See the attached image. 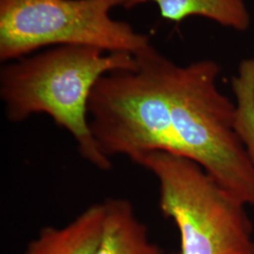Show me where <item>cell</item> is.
I'll return each instance as SVG.
<instances>
[{
  "instance_id": "cell-1",
  "label": "cell",
  "mask_w": 254,
  "mask_h": 254,
  "mask_svg": "<svg viewBox=\"0 0 254 254\" xmlns=\"http://www.w3.org/2000/svg\"><path fill=\"white\" fill-rule=\"evenodd\" d=\"M97 47L60 46L2 67L0 97L11 123L45 113L66 129L79 154L101 171L112 167L91 132L88 105L95 84L106 73L136 69L135 56L104 55Z\"/></svg>"
},
{
  "instance_id": "cell-2",
  "label": "cell",
  "mask_w": 254,
  "mask_h": 254,
  "mask_svg": "<svg viewBox=\"0 0 254 254\" xmlns=\"http://www.w3.org/2000/svg\"><path fill=\"white\" fill-rule=\"evenodd\" d=\"M220 66L202 60L165 68L174 154L199 164L237 200L254 206V166L236 131L235 102L218 89Z\"/></svg>"
},
{
  "instance_id": "cell-3",
  "label": "cell",
  "mask_w": 254,
  "mask_h": 254,
  "mask_svg": "<svg viewBox=\"0 0 254 254\" xmlns=\"http://www.w3.org/2000/svg\"><path fill=\"white\" fill-rule=\"evenodd\" d=\"M135 163L158 181L160 210L180 232V254H254L246 204L199 164L165 151L143 154Z\"/></svg>"
},
{
  "instance_id": "cell-4",
  "label": "cell",
  "mask_w": 254,
  "mask_h": 254,
  "mask_svg": "<svg viewBox=\"0 0 254 254\" xmlns=\"http://www.w3.org/2000/svg\"><path fill=\"white\" fill-rule=\"evenodd\" d=\"M136 68L104 74L91 91V134L109 158L174 152L165 67L168 58L150 45L134 55Z\"/></svg>"
},
{
  "instance_id": "cell-5",
  "label": "cell",
  "mask_w": 254,
  "mask_h": 254,
  "mask_svg": "<svg viewBox=\"0 0 254 254\" xmlns=\"http://www.w3.org/2000/svg\"><path fill=\"white\" fill-rule=\"evenodd\" d=\"M130 0H0V60L16 61L47 46H87L136 55L151 45L110 10Z\"/></svg>"
},
{
  "instance_id": "cell-6",
  "label": "cell",
  "mask_w": 254,
  "mask_h": 254,
  "mask_svg": "<svg viewBox=\"0 0 254 254\" xmlns=\"http://www.w3.org/2000/svg\"><path fill=\"white\" fill-rule=\"evenodd\" d=\"M104 220V202L92 204L64 227L42 229L25 254H94Z\"/></svg>"
},
{
  "instance_id": "cell-7",
  "label": "cell",
  "mask_w": 254,
  "mask_h": 254,
  "mask_svg": "<svg viewBox=\"0 0 254 254\" xmlns=\"http://www.w3.org/2000/svg\"><path fill=\"white\" fill-rule=\"evenodd\" d=\"M104 204L103 233L94 254H161L130 201L109 199Z\"/></svg>"
},
{
  "instance_id": "cell-8",
  "label": "cell",
  "mask_w": 254,
  "mask_h": 254,
  "mask_svg": "<svg viewBox=\"0 0 254 254\" xmlns=\"http://www.w3.org/2000/svg\"><path fill=\"white\" fill-rule=\"evenodd\" d=\"M145 2L155 3L160 15L174 23L200 16L236 31H246L251 26V15L244 0H130L127 9Z\"/></svg>"
},
{
  "instance_id": "cell-9",
  "label": "cell",
  "mask_w": 254,
  "mask_h": 254,
  "mask_svg": "<svg viewBox=\"0 0 254 254\" xmlns=\"http://www.w3.org/2000/svg\"><path fill=\"white\" fill-rule=\"evenodd\" d=\"M236 131L254 166V59L243 60L232 79Z\"/></svg>"
}]
</instances>
